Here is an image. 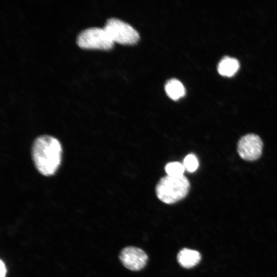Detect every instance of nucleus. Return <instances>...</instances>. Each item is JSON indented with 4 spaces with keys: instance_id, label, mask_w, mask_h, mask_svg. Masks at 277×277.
<instances>
[{
    "instance_id": "obj_1",
    "label": "nucleus",
    "mask_w": 277,
    "mask_h": 277,
    "mask_svg": "<svg viewBox=\"0 0 277 277\" xmlns=\"http://www.w3.org/2000/svg\"><path fill=\"white\" fill-rule=\"evenodd\" d=\"M62 149L60 142L49 135L38 137L32 146V157L38 171L43 175H53L60 165Z\"/></svg>"
},
{
    "instance_id": "obj_12",
    "label": "nucleus",
    "mask_w": 277,
    "mask_h": 277,
    "mask_svg": "<svg viewBox=\"0 0 277 277\" xmlns=\"http://www.w3.org/2000/svg\"><path fill=\"white\" fill-rule=\"evenodd\" d=\"M0 277H5L7 270L5 264L2 260L0 261Z\"/></svg>"
},
{
    "instance_id": "obj_7",
    "label": "nucleus",
    "mask_w": 277,
    "mask_h": 277,
    "mask_svg": "<svg viewBox=\"0 0 277 277\" xmlns=\"http://www.w3.org/2000/svg\"><path fill=\"white\" fill-rule=\"evenodd\" d=\"M177 259L181 266L190 268L197 265L201 259L199 252L188 248H183L177 254Z\"/></svg>"
},
{
    "instance_id": "obj_11",
    "label": "nucleus",
    "mask_w": 277,
    "mask_h": 277,
    "mask_svg": "<svg viewBox=\"0 0 277 277\" xmlns=\"http://www.w3.org/2000/svg\"><path fill=\"white\" fill-rule=\"evenodd\" d=\"M183 165L188 171L194 172L198 167V160L193 154L187 155L184 160Z\"/></svg>"
},
{
    "instance_id": "obj_9",
    "label": "nucleus",
    "mask_w": 277,
    "mask_h": 277,
    "mask_svg": "<svg viewBox=\"0 0 277 277\" xmlns=\"http://www.w3.org/2000/svg\"><path fill=\"white\" fill-rule=\"evenodd\" d=\"M165 91L168 96L171 99L176 101L185 94V89L183 84L178 80L172 78L165 85Z\"/></svg>"
},
{
    "instance_id": "obj_2",
    "label": "nucleus",
    "mask_w": 277,
    "mask_h": 277,
    "mask_svg": "<svg viewBox=\"0 0 277 277\" xmlns=\"http://www.w3.org/2000/svg\"><path fill=\"white\" fill-rule=\"evenodd\" d=\"M190 187L188 180L185 176L163 177L157 185V197L166 204H173L185 197Z\"/></svg>"
},
{
    "instance_id": "obj_10",
    "label": "nucleus",
    "mask_w": 277,
    "mask_h": 277,
    "mask_svg": "<svg viewBox=\"0 0 277 277\" xmlns=\"http://www.w3.org/2000/svg\"><path fill=\"white\" fill-rule=\"evenodd\" d=\"M185 169L183 164L176 162L169 163L165 167L168 175L173 177L183 176Z\"/></svg>"
},
{
    "instance_id": "obj_8",
    "label": "nucleus",
    "mask_w": 277,
    "mask_h": 277,
    "mask_svg": "<svg viewBox=\"0 0 277 277\" xmlns=\"http://www.w3.org/2000/svg\"><path fill=\"white\" fill-rule=\"evenodd\" d=\"M239 63L237 60L230 57L223 58L218 65L219 73L225 76L233 75L239 68Z\"/></svg>"
},
{
    "instance_id": "obj_6",
    "label": "nucleus",
    "mask_w": 277,
    "mask_h": 277,
    "mask_svg": "<svg viewBox=\"0 0 277 277\" xmlns=\"http://www.w3.org/2000/svg\"><path fill=\"white\" fill-rule=\"evenodd\" d=\"M120 260L127 269L132 271H138L145 267L148 256L141 249L134 247H127L121 252Z\"/></svg>"
},
{
    "instance_id": "obj_3",
    "label": "nucleus",
    "mask_w": 277,
    "mask_h": 277,
    "mask_svg": "<svg viewBox=\"0 0 277 277\" xmlns=\"http://www.w3.org/2000/svg\"><path fill=\"white\" fill-rule=\"evenodd\" d=\"M76 43L81 48L102 50L110 49L114 44L104 28L96 27L87 28L80 32Z\"/></svg>"
},
{
    "instance_id": "obj_4",
    "label": "nucleus",
    "mask_w": 277,
    "mask_h": 277,
    "mask_svg": "<svg viewBox=\"0 0 277 277\" xmlns=\"http://www.w3.org/2000/svg\"><path fill=\"white\" fill-rule=\"evenodd\" d=\"M103 28L114 43L134 44L140 38L138 32L133 27L116 18H108Z\"/></svg>"
},
{
    "instance_id": "obj_5",
    "label": "nucleus",
    "mask_w": 277,
    "mask_h": 277,
    "mask_svg": "<svg viewBox=\"0 0 277 277\" xmlns=\"http://www.w3.org/2000/svg\"><path fill=\"white\" fill-rule=\"evenodd\" d=\"M263 142L256 134L250 133L242 136L238 144V152L244 160L253 161L262 155Z\"/></svg>"
}]
</instances>
